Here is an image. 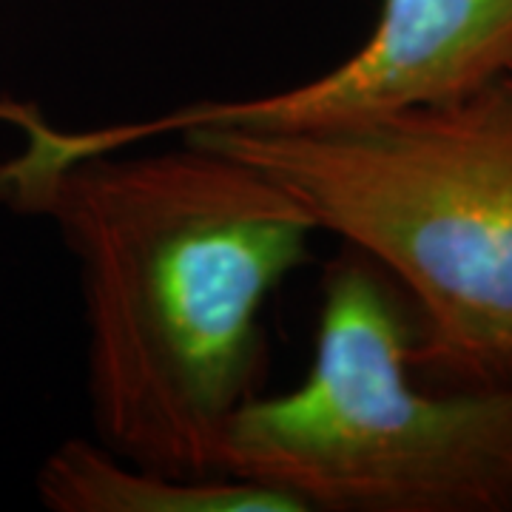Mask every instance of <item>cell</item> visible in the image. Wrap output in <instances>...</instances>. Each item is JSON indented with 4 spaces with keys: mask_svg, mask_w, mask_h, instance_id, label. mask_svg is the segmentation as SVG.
I'll list each match as a JSON object with an SVG mask.
<instances>
[{
    "mask_svg": "<svg viewBox=\"0 0 512 512\" xmlns=\"http://www.w3.org/2000/svg\"><path fill=\"white\" fill-rule=\"evenodd\" d=\"M0 200L49 217L80 265L94 439L168 476H222V433L265 382V305L311 259L316 220L185 137L77 157L26 140Z\"/></svg>",
    "mask_w": 512,
    "mask_h": 512,
    "instance_id": "6da1fadb",
    "label": "cell"
},
{
    "mask_svg": "<svg viewBox=\"0 0 512 512\" xmlns=\"http://www.w3.org/2000/svg\"><path fill=\"white\" fill-rule=\"evenodd\" d=\"M254 165L421 313L410 367L447 390L512 384V80L305 131L191 128Z\"/></svg>",
    "mask_w": 512,
    "mask_h": 512,
    "instance_id": "7a4b0ae2",
    "label": "cell"
},
{
    "mask_svg": "<svg viewBox=\"0 0 512 512\" xmlns=\"http://www.w3.org/2000/svg\"><path fill=\"white\" fill-rule=\"evenodd\" d=\"M308 379L228 421L220 473L302 512H512V384L410 382L413 328L393 279L356 248L325 271Z\"/></svg>",
    "mask_w": 512,
    "mask_h": 512,
    "instance_id": "3957f363",
    "label": "cell"
},
{
    "mask_svg": "<svg viewBox=\"0 0 512 512\" xmlns=\"http://www.w3.org/2000/svg\"><path fill=\"white\" fill-rule=\"evenodd\" d=\"M512 69V0H384L367 43L336 69L285 92L202 100L143 123L57 131L63 154L131 148L191 128L305 131L447 103Z\"/></svg>",
    "mask_w": 512,
    "mask_h": 512,
    "instance_id": "277c9868",
    "label": "cell"
},
{
    "mask_svg": "<svg viewBox=\"0 0 512 512\" xmlns=\"http://www.w3.org/2000/svg\"><path fill=\"white\" fill-rule=\"evenodd\" d=\"M37 493L55 512H302L271 487L231 476H168L97 439L63 441L46 458Z\"/></svg>",
    "mask_w": 512,
    "mask_h": 512,
    "instance_id": "5b68a950",
    "label": "cell"
},
{
    "mask_svg": "<svg viewBox=\"0 0 512 512\" xmlns=\"http://www.w3.org/2000/svg\"><path fill=\"white\" fill-rule=\"evenodd\" d=\"M507 77H510V80H512V69H510V74H507Z\"/></svg>",
    "mask_w": 512,
    "mask_h": 512,
    "instance_id": "8992f818",
    "label": "cell"
}]
</instances>
